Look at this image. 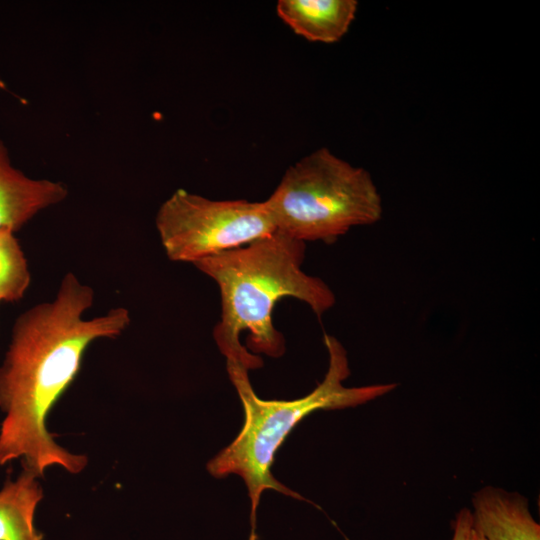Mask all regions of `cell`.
Returning <instances> with one entry per match:
<instances>
[{"label":"cell","instance_id":"5","mask_svg":"<svg viewBox=\"0 0 540 540\" xmlns=\"http://www.w3.org/2000/svg\"><path fill=\"white\" fill-rule=\"evenodd\" d=\"M155 224L167 257L192 264L275 232L264 201L211 200L184 189L161 204Z\"/></svg>","mask_w":540,"mask_h":540},{"label":"cell","instance_id":"3","mask_svg":"<svg viewBox=\"0 0 540 540\" xmlns=\"http://www.w3.org/2000/svg\"><path fill=\"white\" fill-rule=\"evenodd\" d=\"M329 365L321 383L308 395L295 400H265L254 392L249 369L238 363H226L229 379L235 387L244 410V423L236 438L207 463L215 478L239 475L251 501L249 540H257L256 511L262 493L274 490L283 495L309 502L287 488L272 474L274 457L295 426L317 410L356 407L385 395L396 383L346 387L350 375L347 353L333 336L325 334Z\"/></svg>","mask_w":540,"mask_h":540},{"label":"cell","instance_id":"2","mask_svg":"<svg viewBox=\"0 0 540 540\" xmlns=\"http://www.w3.org/2000/svg\"><path fill=\"white\" fill-rule=\"evenodd\" d=\"M305 251L306 243L275 231L193 263L220 291L221 316L213 337L226 363L253 370L263 361L248 349L272 358L285 353V338L272 321L280 299L296 298L318 318L333 307L336 297L331 288L302 270Z\"/></svg>","mask_w":540,"mask_h":540},{"label":"cell","instance_id":"10","mask_svg":"<svg viewBox=\"0 0 540 540\" xmlns=\"http://www.w3.org/2000/svg\"><path fill=\"white\" fill-rule=\"evenodd\" d=\"M31 283L27 259L14 232L0 230V299L14 303L23 298Z\"/></svg>","mask_w":540,"mask_h":540},{"label":"cell","instance_id":"7","mask_svg":"<svg viewBox=\"0 0 540 540\" xmlns=\"http://www.w3.org/2000/svg\"><path fill=\"white\" fill-rule=\"evenodd\" d=\"M474 527L486 540H540V525L517 492L486 486L472 497Z\"/></svg>","mask_w":540,"mask_h":540},{"label":"cell","instance_id":"8","mask_svg":"<svg viewBox=\"0 0 540 540\" xmlns=\"http://www.w3.org/2000/svg\"><path fill=\"white\" fill-rule=\"evenodd\" d=\"M357 8L356 0H279L276 12L308 41L334 43L347 33Z\"/></svg>","mask_w":540,"mask_h":540},{"label":"cell","instance_id":"13","mask_svg":"<svg viewBox=\"0 0 540 540\" xmlns=\"http://www.w3.org/2000/svg\"><path fill=\"white\" fill-rule=\"evenodd\" d=\"M0 302H1V299H0Z\"/></svg>","mask_w":540,"mask_h":540},{"label":"cell","instance_id":"12","mask_svg":"<svg viewBox=\"0 0 540 540\" xmlns=\"http://www.w3.org/2000/svg\"><path fill=\"white\" fill-rule=\"evenodd\" d=\"M471 540H486L485 537L482 535V533L474 527L472 530Z\"/></svg>","mask_w":540,"mask_h":540},{"label":"cell","instance_id":"11","mask_svg":"<svg viewBox=\"0 0 540 540\" xmlns=\"http://www.w3.org/2000/svg\"><path fill=\"white\" fill-rule=\"evenodd\" d=\"M473 525L472 512L468 508L461 509L454 520L452 540H471Z\"/></svg>","mask_w":540,"mask_h":540},{"label":"cell","instance_id":"9","mask_svg":"<svg viewBox=\"0 0 540 540\" xmlns=\"http://www.w3.org/2000/svg\"><path fill=\"white\" fill-rule=\"evenodd\" d=\"M39 476L23 467L16 479L8 478L0 490V540H42L34 525L43 498Z\"/></svg>","mask_w":540,"mask_h":540},{"label":"cell","instance_id":"4","mask_svg":"<svg viewBox=\"0 0 540 540\" xmlns=\"http://www.w3.org/2000/svg\"><path fill=\"white\" fill-rule=\"evenodd\" d=\"M275 231L332 244L350 229L378 222L382 198L370 173L319 148L290 166L264 201Z\"/></svg>","mask_w":540,"mask_h":540},{"label":"cell","instance_id":"6","mask_svg":"<svg viewBox=\"0 0 540 540\" xmlns=\"http://www.w3.org/2000/svg\"><path fill=\"white\" fill-rule=\"evenodd\" d=\"M67 187L58 181L34 179L15 168L0 140V230H20L39 212L61 203Z\"/></svg>","mask_w":540,"mask_h":540},{"label":"cell","instance_id":"1","mask_svg":"<svg viewBox=\"0 0 540 540\" xmlns=\"http://www.w3.org/2000/svg\"><path fill=\"white\" fill-rule=\"evenodd\" d=\"M94 297L93 288L69 272L52 301L32 306L15 320L0 365V466L21 459L22 466L39 477L51 466L70 473L86 466L85 456L55 443L46 423L77 376L88 346L118 337L130 324L124 307L83 318Z\"/></svg>","mask_w":540,"mask_h":540}]
</instances>
